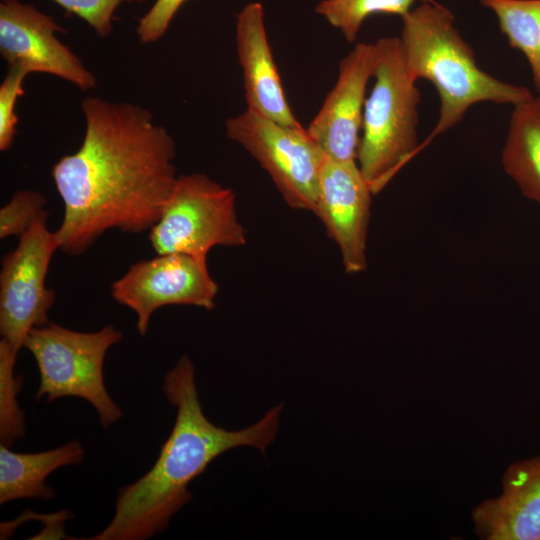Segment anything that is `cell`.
Returning <instances> with one entry per match:
<instances>
[{
	"instance_id": "6da1fadb",
	"label": "cell",
	"mask_w": 540,
	"mask_h": 540,
	"mask_svg": "<svg viewBox=\"0 0 540 540\" xmlns=\"http://www.w3.org/2000/svg\"><path fill=\"white\" fill-rule=\"evenodd\" d=\"M79 149L52 168L64 204L56 231L58 250L84 253L105 232L150 230L178 177L176 145L147 109L87 97Z\"/></svg>"
},
{
	"instance_id": "7a4b0ae2",
	"label": "cell",
	"mask_w": 540,
	"mask_h": 540,
	"mask_svg": "<svg viewBox=\"0 0 540 540\" xmlns=\"http://www.w3.org/2000/svg\"><path fill=\"white\" fill-rule=\"evenodd\" d=\"M162 389L176 408L172 431L152 468L119 491L113 518L92 540H146L162 532L191 501L189 484L215 458L240 446L265 453L276 438L283 403L241 430H226L210 422L202 410L195 367L188 355L167 372Z\"/></svg>"
},
{
	"instance_id": "3957f363",
	"label": "cell",
	"mask_w": 540,
	"mask_h": 540,
	"mask_svg": "<svg viewBox=\"0 0 540 540\" xmlns=\"http://www.w3.org/2000/svg\"><path fill=\"white\" fill-rule=\"evenodd\" d=\"M401 19L398 38L406 68L415 80L431 82L440 100L438 120L424 145L460 123L477 103L514 106L534 95L482 70L452 12L443 5L423 1Z\"/></svg>"
},
{
	"instance_id": "277c9868",
	"label": "cell",
	"mask_w": 540,
	"mask_h": 540,
	"mask_svg": "<svg viewBox=\"0 0 540 540\" xmlns=\"http://www.w3.org/2000/svg\"><path fill=\"white\" fill-rule=\"evenodd\" d=\"M373 88L366 98L357 164L374 195L420 150V91L408 72L398 37L375 43Z\"/></svg>"
},
{
	"instance_id": "5b68a950",
	"label": "cell",
	"mask_w": 540,
	"mask_h": 540,
	"mask_svg": "<svg viewBox=\"0 0 540 540\" xmlns=\"http://www.w3.org/2000/svg\"><path fill=\"white\" fill-rule=\"evenodd\" d=\"M123 338L112 325L95 332H81L55 323L33 328L24 347L33 355L40 374L35 399L52 402L75 396L88 401L96 410L104 428L123 415L110 397L103 378L108 350Z\"/></svg>"
},
{
	"instance_id": "8992f818",
	"label": "cell",
	"mask_w": 540,
	"mask_h": 540,
	"mask_svg": "<svg viewBox=\"0 0 540 540\" xmlns=\"http://www.w3.org/2000/svg\"><path fill=\"white\" fill-rule=\"evenodd\" d=\"M149 231L156 254L179 253L207 259L216 246L246 244L233 190L204 173L178 175Z\"/></svg>"
},
{
	"instance_id": "52a82bcc",
	"label": "cell",
	"mask_w": 540,
	"mask_h": 540,
	"mask_svg": "<svg viewBox=\"0 0 540 540\" xmlns=\"http://www.w3.org/2000/svg\"><path fill=\"white\" fill-rule=\"evenodd\" d=\"M226 135L269 174L287 205L314 212L326 155L301 124L288 126L246 109L225 123Z\"/></svg>"
},
{
	"instance_id": "ba28073f",
	"label": "cell",
	"mask_w": 540,
	"mask_h": 540,
	"mask_svg": "<svg viewBox=\"0 0 540 540\" xmlns=\"http://www.w3.org/2000/svg\"><path fill=\"white\" fill-rule=\"evenodd\" d=\"M39 217L7 253L0 272V334L18 354L29 332L49 323L48 311L55 292L46 285L52 256L58 250L54 232Z\"/></svg>"
},
{
	"instance_id": "9c48e42d",
	"label": "cell",
	"mask_w": 540,
	"mask_h": 540,
	"mask_svg": "<svg viewBox=\"0 0 540 540\" xmlns=\"http://www.w3.org/2000/svg\"><path fill=\"white\" fill-rule=\"evenodd\" d=\"M218 285L207 259L186 254H157L132 264L111 286L113 299L136 313V328L145 336L152 314L163 306L215 307Z\"/></svg>"
},
{
	"instance_id": "30bf717a",
	"label": "cell",
	"mask_w": 540,
	"mask_h": 540,
	"mask_svg": "<svg viewBox=\"0 0 540 540\" xmlns=\"http://www.w3.org/2000/svg\"><path fill=\"white\" fill-rule=\"evenodd\" d=\"M60 31L56 19L34 5L0 1V54L10 66L57 76L83 91L94 88L95 76L57 38Z\"/></svg>"
},
{
	"instance_id": "8fae6325",
	"label": "cell",
	"mask_w": 540,
	"mask_h": 540,
	"mask_svg": "<svg viewBox=\"0 0 540 540\" xmlns=\"http://www.w3.org/2000/svg\"><path fill=\"white\" fill-rule=\"evenodd\" d=\"M374 196L357 161L327 158L319 179L313 214L337 245L345 272L367 267V237Z\"/></svg>"
},
{
	"instance_id": "7c38bea8",
	"label": "cell",
	"mask_w": 540,
	"mask_h": 540,
	"mask_svg": "<svg viewBox=\"0 0 540 540\" xmlns=\"http://www.w3.org/2000/svg\"><path fill=\"white\" fill-rule=\"evenodd\" d=\"M375 63V44L356 43L340 61L335 85L306 128L329 159L356 161L366 88Z\"/></svg>"
},
{
	"instance_id": "4fadbf2b",
	"label": "cell",
	"mask_w": 540,
	"mask_h": 540,
	"mask_svg": "<svg viewBox=\"0 0 540 540\" xmlns=\"http://www.w3.org/2000/svg\"><path fill=\"white\" fill-rule=\"evenodd\" d=\"M235 41L243 75L246 109L284 125H300L285 96L267 38L261 3H248L239 11Z\"/></svg>"
},
{
	"instance_id": "5bb4252c",
	"label": "cell",
	"mask_w": 540,
	"mask_h": 540,
	"mask_svg": "<svg viewBox=\"0 0 540 540\" xmlns=\"http://www.w3.org/2000/svg\"><path fill=\"white\" fill-rule=\"evenodd\" d=\"M503 492L472 512L478 537L487 540H540V455L512 463Z\"/></svg>"
},
{
	"instance_id": "9a60e30c",
	"label": "cell",
	"mask_w": 540,
	"mask_h": 540,
	"mask_svg": "<svg viewBox=\"0 0 540 540\" xmlns=\"http://www.w3.org/2000/svg\"><path fill=\"white\" fill-rule=\"evenodd\" d=\"M84 459V448L78 440L37 453H18L0 446V504L17 499L50 500L54 490L45 480L53 471L76 465Z\"/></svg>"
},
{
	"instance_id": "2e32d148",
	"label": "cell",
	"mask_w": 540,
	"mask_h": 540,
	"mask_svg": "<svg viewBox=\"0 0 540 540\" xmlns=\"http://www.w3.org/2000/svg\"><path fill=\"white\" fill-rule=\"evenodd\" d=\"M501 163L522 194L540 206V95L513 106Z\"/></svg>"
},
{
	"instance_id": "e0dca14e",
	"label": "cell",
	"mask_w": 540,
	"mask_h": 540,
	"mask_svg": "<svg viewBox=\"0 0 540 540\" xmlns=\"http://www.w3.org/2000/svg\"><path fill=\"white\" fill-rule=\"evenodd\" d=\"M496 16L509 46L526 58L540 95V0H479Z\"/></svg>"
},
{
	"instance_id": "ac0fdd59",
	"label": "cell",
	"mask_w": 540,
	"mask_h": 540,
	"mask_svg": "<svg viewBox=\"0 0 540 540\" xmlns=\"http://www.w3.org/2000/svg\"><path fill=\"white\" fill-rule=\"evenodd\" d=\"M417 1L427 0H321L315 12L352 43L368 17L375 14L403 17Z\"/></svg>"
},
{
	"instance_id": "d6986e66",
	"label": "cell",
	"mask_w": 540,
	"mask_h": 540,
	"mask_svg": "<svg viewBox=\"0 0 540 540\" xmlns=\"http://www.w3.org/2000/svg\"><path fill=\"white\" fill-rule=\"evenodd\" d=\"M17 354L5 346L0 347V439L10 446L25 432L24 413L17 402L21 389V377H15Z\"/></svg>"
},
{
	"instance_id": "ffe728a7",
	"label": "cell",
	"mask_w": 540,
	"mask_h": 540,
	"mask_svg": "<svg viewBox=\"0 0 540 540\" xmlns=\"http://www.w3.org/2000/svg\"><path fill=\"white\" fill-rule=\"evenodd\" d=\"M46 198L34 190H19L0 209V238L22 236L45 210Z\"/></svg>"
},
{
	"instance_id": "44dd1931",
	"label": "cell",
	"mask_w": 540,
	"mask_h": 540,
	"mask_svg": "<svg viewBox=\"0 0 540 540\" xmlns=\"http://www.w3.org/2000/svg\"><path fill=\"white\" fill-rule=\"evenodd\" d=\"M70 14L85 21L99 37H108L113 30L115 12L122 4L145 0H51Z\"/></svg>"
},
{
	"instance_id": "7402d4cb",
	"label": "cell",
	"mask_w": 540,
	"mask_h": 540,
	"mask_svg": "<svg viewBox=\"0 0 540 540\" xmlns=\"http://www.w3.org/2000/svg\"><path fill=\"white\" fill-rule=\"evenodd\" d=\"M29 74L25 69L10 66L0 85V150L7 151L13 144L18 118L15 107L23 95V81Z\"/></svg>"
},
{
	"instance_id": "603a6c76",
	"label": "cell",
	"mask_w": 540,
	"mask_h": 540,
	"mask_svg": "<svg viewBox=\"0 0 540 540\" xmlns=\"http://www.w3.org/2000/svg\"><path fill=\"white\" fill-rule=\"evenodd\" d=\"M186 0H155L150 9L138 19L136 34L142 43L160 40L176 13Z\"/></svg>"
}]
</instances>
